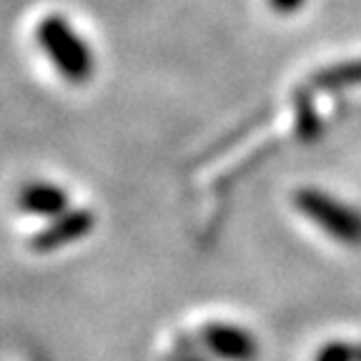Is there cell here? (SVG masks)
Wrapping results in <instances>:
<instances>
[{
  "instance_id": "cell-1",
  "label": "cell",
  "mask_w": 361,
  "mask_h": 361,
  "mask_svg": "<svg viewBox=\"0 0 361 361\" xmlns=\"http://www.w3.org/2000/svg\"><path fill=\"white\" fill-rule=\"evenodd\" d=\"M276 8H281V11H291V8H296L301 3V0H271Z\"/></svg>"
}]
</instances>
